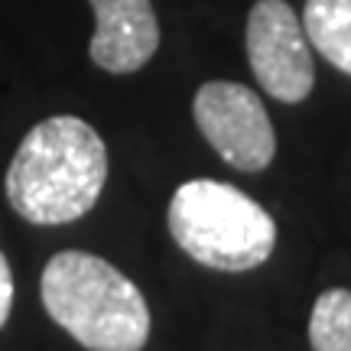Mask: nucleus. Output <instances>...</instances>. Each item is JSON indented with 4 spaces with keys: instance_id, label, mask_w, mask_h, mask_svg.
Returning <instances> with one entry per match:
<instances>
[{
    "instance_id": "f257e3e1",
    "label": "nucleus",
    "mask_w": 351,
    "mask_h": 351,
    "mask_svg": "<svg viewBox=\"0 0 351 351\" xmlns=\"http://www.w3.org/2000/svg\"><path fill=\"white\" fill-rule=\"evenodd\" d=\"M108 179V150L82 117L39 121L7 169V202L29 225H69L88 215Z\"/></svg>"
},
{
    "instance_id": "f03ea898",
    "label": "nucleus",
    "mask_w": 351,
    "mask_h": 351,
    "mask_svg": "<svg viewBox=\"0 0 351 351\" xmlns=\"http://www.w3.org/2000/svg\"><path fill=\"white\" fill-rule=\"evenodd\" d=\"M52 322L88 351H140L150 339V306L134 280L88 251H59L39 280Z\"/></svg>"
},
{
    "instance_id": "7ed1b4c3",
    "label": "nucleus",
    "mask_w": 351,
    "mask_h": 351,
    "mask_svg": "<svg viewBox=\"0 0 351 351\" xmlns=\"http://www.w3.org/2000/svg\"><path fill=\"white\" fill-rule=\"evenodd\" d=\"M169 234L202 267L241 274L261 267L276 244V225L241 189L192 179L169 202Z\"/></svg>"
},
{
    "instance_id": "20e7f679",
    "label": "nucleus",
    "mask_w": 351,
    "mask_h": 351,
    "mask_svg": "<svg viewBox=\"0 0 351 351\" xmlns=\"http://www.w3.org/2000/svg\"><path fill=\"white\" fill-rule=\"evenodd\" d=\"M192 114L202 137L241 173H261L274 163L276 134L263 101L238 82H208L195 91Z\"/></svg>"
},
{
    "instance_id": "39448f33",
    "label": "nucleus",
    "mask_w": 351,
    "mask_h": 351,
    "mask_svg": "<svg viewBox=\"0 0 351 351\" xmlns=\"http://www.w3.org/2000/svg\"><path fill=\"white\" fill-rule=\"evenodd\" d=\"M247 62L270 98L283 104L309 98L315 85L313 49L302 20L287 0H257L247 16Z\"/></svg>"
},
{
    "instance_id": "423d86ee",
    "label": "nucleus",
    "mask_w": 351,
    "mask_h": 351,
    "mask_svg": "<svg viewBox=\"0 0 351 351\" xmlns=\"http://www.w3.org/2000/svg\"><path fill=\"white\" fill-rule=\"evenodd\" d=\"M95 36L88 46L91 62L111 72L130 75L156 56L160 23L150 0H91Z\"/></svg>"
},
{
    "instance_id": "0eeeda50",
    "label": "nucleus",
    "mask_w": 351,
    "mask_h": 351,
    "mask_svg": "<svg viewBox=\"0 0 351 351\" xmlns=\"http://www.w3.org/2000/svg\"><path fill=\"white\" fill-rule=\"evenodd\" d=\"M302 29L322 59L351 75V0H306Z\"/></svg>"
},
{
    "instance_id": "6e6552de",
    "label": "nucleus",
    "mask_w": 351,
    "mask_h": 351,
    "mask_svg": "<svg viewBox=\"0 0 351 351\" xmlns=\"http://www.w3.org/2000/svg\"><path fill=\"white\" fill-rule=\"evenodd\" d=\"M313 351H351V289H326L309 315Z\"/></svg>"
},
{
    "instance_id": "1a4fd4ad",
    "label": "nucleus",
    "mask_w": 351,
    "mask_h": 351,
    "mask_svg": "<svg viewBox=\"0 0 351 351\" xmlns=\"http://www.w3.org/2000/svg\"><path fill=\"white\" fill-rule=\"evenodd\" d=\"M10 309H13V270L7 263V257L0 254V328L7 326Z\"/></svg>"
}]
</instances>
